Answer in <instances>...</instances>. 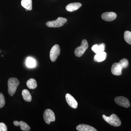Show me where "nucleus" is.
Returning <instances> with one entry per match:
<instances>
[{
    "instance_id": "1",
    "label": "nucleus",
    "mask_w": 131,
    "mask_h": 131,
    "mask_svg": "<svg viewBox=\"0 0 131 131\" xmlns=\"http://www.w3.org/2000/svg\"><path fill=\"white\" fill-rule=\"evenodd\" d=\"M19 84L18 80L16 78H11L8 81V93L11 96H13Z\"/></svg>"
},
{
    "instance_id": "2",
    "label": "nucleus",
    "mask_w": 131,
    "mask_h": 131,
    "mask_svg": "<svg viewBox=\"0 0 131 131\" xmlns=\"http://www.w3.org/2000/svg\"><path fill=\"white\" fill-rule=\"evenodd\" d=\"M102 117L105 121L113 126L118 127L121 125V121L116 114H112L110 117H107L103 115Z\"/></svg>"
},
{
    "instance_id": "3",
    "label": "nucleus",
    "mask_w": 131,
    "mask_h": 131,
    "mask_svg": "<svg viewBox=\"0 0 131 131\" xmlns=\"http://www.w3.org/2000/svg\"><path fill=\"white\" fill-rule=\"evenodd\" d=\"M67 21L68 20L65 18L59 17L56 20L47 21L46 25L49 27H60L63 26Z\"/></svg>"
},
{
    "instance_id": "4",
    "label": "nucleus",
    "mask_w": 131,
    "mask_h": 131,
    "mask_svg": "<svg viewBox=\"0 0 131 131\" xmlns=\"http://www.w3.org/2000/svg\"><path fill=\"white\" fill-rule=\"evenodd\" d=\"M88 43L86 39H83L82 41L81 45L75 49L74 54L77 57H81L88 48Z\"/></svg>"
},
{
    "instance_id": "5",
    "label": "nucleus",
    "mask_w": 131,
    "mask_h": 131,
    "mask_svg": "<svg viewBox=\"0 0 131 131\" xmlns=\"http://www.w3.org/2000/svg\"><path fill=\"white\" fill-rule=\"evenodd\" d=\"M43 118L45 122L47 124H50L51 122H54L56 120L55 114L52 110L47 109L45 110L43 114Z\"/></svg>"
},
{
    "instance_id": "6",
    "label": "nucleus",
    "mask_w": 131,
    "mask_h": 131,
    "mask_svg": "<svg viewBox=\"0 0 131 131\" xmlns=\"http://www.w3.org/2000/svg\"><path fill=\"white\" fill-rule=\"evenodd\" d=\"M61 49L58 45H55L52 47L50 53V59L52 62L56 61L60 54Z\"/></svg>"
},
{
    "instance_id": "7",
    "label": "nucleus",
    "mask_w": 131,
    "mask_h": 131,
    "mask_svg": "<svg viewBox=\"0 0 131 131\" xmlns=\"http://www.w3.org/2000/svg\"><path fill=\"white\" fill-rule=\"evenodd\" d=\"M114 100L117 105L121 106L126 108H128L130 106V103L129 100L124 96H118L115 98Z\"/></svg>"
},
{
    "instance_id": "8",
    "label": "nucleus",
    "mask_w": 131,
    "mask_h": 131,
    "mask_svg": "<svg viewBox=\"0 0 131 131\" xmlns=\"http://www.w3.org/2000/svg\"><path fill=\"white\" fill-rule=\"evenodd\" d=\"M116 13L113 12H105L102 14L101 15L102 19L106 21H112L117 18Z\"/></svg>"
},
{
    "instance_id": "9",
    "label": "nucleus",
    "mask_w": 131,
    "mask_h": 131,
    "mask_svg": "<svg viewBox=\"0 0 131 131\" xmlns=\"http://www.w3.org/2000/svg\"><path fill=\"white\" fill-rule=\"evenodd\" d=\"M66 102L70 107L73 108H76L78 107V103L77 101L71 95L67 94L66 95Z\"/></svg>"
},
{
    "instance_id": "10",
    "label": "nucleus",
    "mask_w": 131,
    "mask_h": 131,
    "mask_svg": "<svg viewBox=\"0 0 131 131\" xmlns=\"http://www.w3.org/2000/svg\"><path fill=\"white\" fill-rule=\"evenodd\" d=\"M122 67L119 63H115L112 66L111 71L113 74L115 75H120L122 74Z\"/></svg>"
},
{
    "instance_id": "11",
    "label": "nucleus",
    "mask_w": 131,
    "mask_h": 131,
    "mask_svg": "<svg viewBox=\"0 0 131 131\" xmlns=\"http://www.w3.org/2000/svg\"><path fill=\"white\" fill-rule=\"evenodd\" d=\"M82 6L80 3H73L69 4L66 7V9L68 12H73L76 11Z\"/></svg>"
},
{
    "instance_id": "12",
    "label": "nucleus",
    "mask_w": 131,
    "mask_h": 131,
    "mask_svg": "<svg viewBox=\"0 0 131 131\" xmlns=\"http://www.w3.org/2000/svg\"><path fill=\"white\" fill-rule=\"evenodd\" d=\"M77 130L79 131H97L95 128L89 125L80 124L76 127Z\"/></svg>"
},
{
    "instance_id": "13",
    "label": "nucleus",
    "mask_w": 131,
    "mask_h": 131,
    "mask_svg": "<svg viewBox=\"0 0 131 131\" xmlns=\"http://www.w3.org/2000/svg\"><path fill=\"white\" fill-rule=\"evenodd\" d=\"M107 53L103 51L97 53L94 57V60L95 61L98 62L105 61L107 57Z\"/></svg>"
},
{
    "instance_id": "14",
    "label": "nucleus",
    "mask_w": 131,
    "mask_h": 131,
    "mask_svg": "<svg viewBox=\"0 0 131 131\" xmlns=\"http://www.w3.org/2000/svg\"><path fill=\"white\" fill-rule=\"evenodd\" d=\"M14 124L16 126H20V129L22 131H28L30 129V126L26 122L23 121L19 122L17 121H15L14 122Z\"/></svg>"
},
{
    "instance_id": "15",
    "label": "nucleus",
    "mask_w": 131,
    "mask_h": 131,
    "mask_svg": "<svg viewBox=\"0 0 131 131\" xmlns=\"http://www.w3.org/2000/svg\"><path fill=\"white\" fill-rule=\"evenodd\" d=\"M105 45L102 43L99 45H95L92 46L91 49L95 53L97 54L99 52L104 51L105 50Z\"/></svg>"
},
{
    "instance_id": "16",
    "label": "nucleus",
    "mask_w": 131,
    "mask_h": 131,
    "mask_svg": "<svg viewBox=\"0 0 131 131\" xmlns=\"http://www.w3.org/2000/svg\"><path fill=\"white\" fill-rule=\"evenodd\" d=\"M21 5L22 6L28 10L32 9V0H21Z\"/></svg>"
},
{
    "instance_id": "17",
    "label": "nucleus",
    "mask_w": 131,
    "mask_h": 131,
    "mask_svg": "<svg viewBox=\"0 0 131 131\" xmlns=\"http://www.w3.org/2000/svg\"><path fill=\"white\" fill-rule=\"evenodd\" d=\"M22 95L24 100L26 101L29 102L32 100L31 95L27 90L24 89L22 91Z\"/></svg>"
},
{
    "instance_id": "18",
    "label": "nucleus",
    "mask_w": 131,
    "mask_h": 131,
    "mask_svg": "<svg viewBox=\"0 0 131 131\" xmlns=\"http://www.w3.org/2000/svg\"><path fill=\"white\" fill-rule=\"evenodd\" d=\"M26 84L28 88L30 89H35L37 86L36 80L33 78H31L28 80Z\"/></svg>"
},
{
    "instance_id": "19",
    "label": "nucleus",
    "mask_w": 131,
    "mask_h": 131,
    "mask_svg": "<svg viewBox=\"0 0 131 131\" xmlns=\"http://www.w3.org/2000/svg\"><path fill=\"white\" fill-rule=\"evenodd\" d=\"M27 66L29 68H34L36 66V62L35 59L31 57H28L26 61Z\"/></svg>"
},
{
    "instance_id": "20",
    "label": "nucleus",
    "mask_w": 131,
    "mask_h": 131,
    "mask_svg": "<svg viewBox=\"0 0 131 131\" xmlns=\"http://www.w3.org/2000/svg\"><path fill=\"white\" fill-rule=\"evenodd\" d=\"M124 39L127 43L131 45V32L126 31L124 32Z\"/></svg>"
},
{
    "instance_id": "21",
    "label": "nucleus",
    "mask_w": 131,
    "mask_h": 131,
    "mask_svg": "<svg viewBox=\"0 0 131 131\" xmlns=\"http://www.w3.org/2000/svg\"><path fill=\"white\" fill-rule=\"evenodd\" d=\"M119 63L123 69L127 68L129 65V61L127 59H122Z\"/></svg>"
},
{
    "instance_id": "22",
    "label": "nucleus",
    "mask_w": 131,
    "mask_h": 131,
    "mask_svg": "<svg viewBox=\"0 0 131 131\" xmlns=\"http://www.w3.org/2000/svg\"><path fill=\"white\" fill-rule=\"evenodd\" d=\"M5 104V100L4 95L0 93V108L3 107Z\"/></svg>"
},
{
    "instance_id": "23",
    "label": "nucleus",
    "mask_w": 131,
    "mask_h": 131,
    "mask_svg": "<svg viewBox=\"0 0 131 131\" xmlns=\"http://www.w3.org/2000/svg\"><path fill=\"white\" fill-rule=\"evenodd\" d=\"M7 127L5 123H0V131H7Z\"/></svg>"
}]
</instances>
